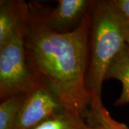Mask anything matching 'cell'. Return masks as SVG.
<instances>
[{"label": "cell", "mask_w": 129, "mask_h": 129, "mask_svg": "<svg viewBox=\"0 0 129 129\" xmlns=\"http://www.w3.org/2000/svg\"><path fill=\"white\" fill-rule=\"evenodd\" d=\"M45 7L28 3L24 32L28 64L37 78L53 87L67 111L83 117L91 100L87 86L91 8L75 29L60 32L47 24Z\"/></svg>", "instance_id": "6da1fadb"}, {"label": "cell", "mask_w": 129, "mask_h": 129, "mask_svg": "<svg viewBox=\"0 0 129 129\" xmlns=\"http://www.w3.org/2000/svg\"><path fill=\"white\" fill-rule=\"evenodd\" d=\"M128 29L112 0L93 2L87 73V86L91 95L101 96L108 68L125 47Z\"/></svg>", "instance_id": "7a4b0ae2"}, {"label": "cell", "mask_w": 129, "mask_h": 129, "mask_svg": "<svg viewBox=\"0 0 129 129\" xmlns=\"http://www.w3.org/2000/svg\"><path fill=\"white\" fill-rule=\"evenodd\" d=\"M24 32L25 26L0 47L1 101L15 95L26 94L39 80L27 62Z\"/></svg>", "instance_id": "3957f363"}, {"label": "cell", "mask_w": 129, "mask_h": 129, "mask_svg": "<svg viewBox=\"0 0 129 129\" xmlns=\"http://www.w3.org/2000/svg\"><path fill=\"white\" fill-rule=\"evenodd\" d=\"M66 111L53 87L45 80L39 78L37 84L24 95L14 129H32Z\"/></svg>", "instance_id": "277c9868"}, {"label": "cell", "mask_w": 129, "mask_h": 129, "mask_svg": "<svg viewBox=\"0 0 129 129\" xmlns=\"http://www.w3.org/2000/svg\"><path fill=\"white\" fill-rule=\"evenodd\" d=\"M94 1L59 0L52 9L45 7V18L50 27L60 32H70L77 27L88 14Z\"/></svg>", "instance_id": "5b68a950"}, {"label": "cell", "mask_w": 129, "mask_h": 129, "mask_svg": "<svg viewBox=\"0 0 129 129\" xmlns=\"http://www.w3.org/2000/svg\"><path fill=\"white\" fill-rule=\"evenodd\" d=\"M28 3L22 0L0 1V47L25 26Z\"/></svg>", "instance_id": "8992f818"}, {"label": "cell", "mask_w": 129, "mask_h": 129, "mask_svg": "<svg viewBox=\"0 0 129 129\" xmlns=\"http://www.w3.org/2000/svg\"><path fill=\"white\" fill-rule=\"evenodd\" d=\"M108 78L119 80L122 85V91L115 106L129 104V52L125 47L110 65L106 75V79Z\"/></svg>", "instance_id": "52a82bcc"}, {"label": "cell", "mask_w": 129, "mask_h": 129, "mask_svg": "<svg viewBox=\"0 0 129 129\" xmlns=\"http://www.w3.org/2000/svg\"><path fill=\"white\" fill-rule=\"evenodd\" d=\"M90 110L85 114L88 124L101 129H129L123 123L114 120L102 103L101 96L91 95Z\"/></svg>", "instance_id": "ba28073f"}, {"label": "cell", "mask_w": 129, "mask_h": 129, "mask_svg": "<svg viewBox=\"0 0 129 129\" xmlns=\"http://www.w3.org/2000/svg\"><path fill=\"white\" fill-rule=\"evenodd\" d=\"M90 125L83 117L66 111L52 117L32 129H88Z\"/></svg>", "instance_id": "9c48e42d"}, {"label": "cell", "mask_w": 129, "mask_h": 129, "mask_svg": "<svg viewBox=\"0 0 129 129\" xmlns=\"http://www.w3.org/2000/svg\"><path fill=\"white\" fill-rule=\"evenodd\" d=\"M25 94L9 97L1 101L0 129H14L17 117Z\"/></svg>", "instance_id": "30bf717a"}, {"label": "cell", "mask_w": 129, "mask_h": 129, "mask_svg": "<svg viewBox=\"0 0 129 129\" xmlns=\"http://www.w3.org/2000/svg\"><path fill=\"white\" fill-rule=\"evenodd\" d=\"M112 2L121 19L129 27V0H112Z\"/></svg>", "instance_id": "8fae6325"}, {"label": "cell", "mask_w": 129, "mask_h": 129, "mask_svg": "<svg viewBox=\"0 0 129 129\" xmlns=\"http://www.w3.org/2000/svg\"><path fill=\"white\" fill-rule=\"evenodd\" d=\"M125 47L127 50L129 52V27L128 29V33H127V37H126V42H125Z\"/></svg>", "instance_id": "7c38bea8"}, {"label": "cell", "mask_w": 129, "mask_h": 129, "mask_svg": "<svg viewBox=\"0 0 129 129\" xmlns=\"http://www.w3.org/2000/svg\"><path fill=\"white\" fill-rule=\"evenodd\" d=\"M88 129H99L98 127H95V126H92V125H90V128Z\"/></svg>", "instance_id": "4fadbf2b"}, {"label": "cell", "mask_w": 129, "mask_h": 129, "mask_svg": "<svg viewBox=\"0 0 129 129\" xmlns=\"http://www.w3.org/2000/svg\"><path fill=\"white\" fill-rule=\"evenodd\" d=\"M98 128H99V129H101V128H99V127H98Z\"/></svg>", "instance_id": "5bb4252c"}]
</instances>
